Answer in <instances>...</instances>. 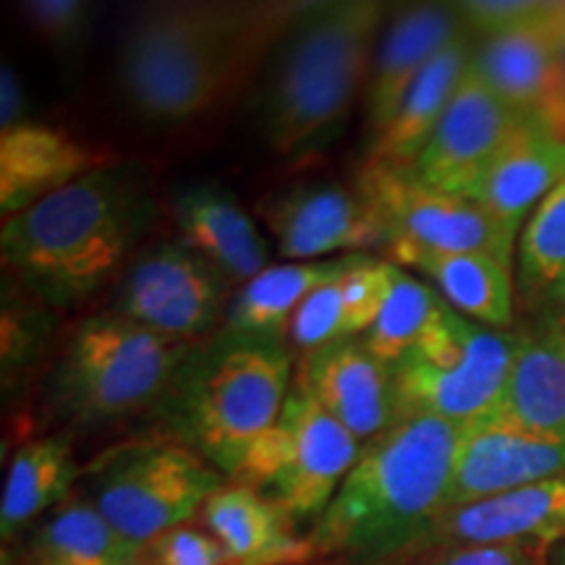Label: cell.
I'll return each instance as SVG.
<instances>
[{
	"label": "cell",
	"mask_w": 565,
	"mask_h": 565,
	"mask_svg": "<svg viewBox=\"0 0 565 565\" xmlns=\"http://www.w3.org/2000/svg\"><path fill=\"white\" fill-rule=\"evenodd\" d=\"M391 263L416 270L458 315L492 330H508L513 322L515 265L492 254L461 252H395Z\"/></svg>",
	"instance_id": "23"
},
{
	"label": "cell",
	"mask_w": 565,
	"mask_h": 565,
	"mask_svg": "<svg viewBox=\"0 0 565 565\" xmlns=\"http://www.w3.org/2000/svg\"><path fill=\"white\" fill-rule=\"evenodd\" d=\"M561 540H565V477L448 511L429 534L424 553L492 545H534L547 553Z\"/></svg>",
	"instance_id": "17"
},
{
	"label": "cell",
	"mask_w": 565,
	"mask_h": 565,
	"mask_svg": "<svg viewBox=\"0 0 565 565\" xmlns=\"http://www.w3.org/2000/svg\"><path fill=\"white\" fill-rule=\"evenodd\" d=\"M565 282V181L536 204L515 246V296L536 309Z\"/></svg>",
	"instance_id": "29"
},
{
	"label": "cell",
	"mask_w": 565,
	"mask_h": 565,
	"mask_svg": "<svg viewBox=\"0 0 565 565\" xmlns=\"http://www.w3.org/2000/svg\"><path fill=\"white\" fill-rule=\"evenodd\" d=\"M565 181V139L521 118L487 168L475 200L513 228Z\"/></svg>",
	"instance_id": "22"
},
{
	"label": "cell",
	"mask_w": 565,
	"mask_h": 565,
	"mask_svg": "<svg viewBox=\"0 0 565 565\" xmlns=\"http://www.w3.org/2000/svg\"><path fill=\"white\" fill-rule=\"evenodd\" d=\"M225 484L215 466L175 440L116 448L92 469V505L134 545L189 524Z\"/></svg>",
	"instance_id": "9"
},
{
	"label": "cell",
	"mask_w": 565,
	"mask_h": 565,
	"mask_svg": "<svg viewBox=\"0 0 565 565\" xmlns=\"http://www.w3.org/2000/svg\"><path fill=\"white\" fill-rule=\"evenodd\" d=\"M26 95L21 87V79L17 68L3 63V74H0V131L17 129V126L26 124Z\"/></svg>",
	"instance_id": "36"
},
{
	"label": "cell",
	"mask_w": 565,
	"mask_h": 565,
	"mask_svg": "<svg viewBox=\"0 0 565 565\" xmlns=\"http://www.w3.org/2000/svg\"><path fill=\"white\" fill-rule=\"evenodd\" d=\"M303 565H312V563H303Z\"/></svg>",
	"instance_id": "41"
},
{
	"label": "cell",
	"mask_w": 565,
	"mask_h": 565,
	"mask_svg": "<svg viewBox=\"0 0 565 565\" xmlns=\"http://www.w3.org/2000/svg\"><path fill=\"white\" fill-rule=\"evenodd\" d=\"M200 515L233 565H303L315 561L309 536H299L286 513L242 482H225L204 503Z\"/></svg>",
	"instance_id": "21"
},
{
	"label": "cell",
	"mask_w": 565,
	"mask_h": 565,
	"mask_svg": "<svg viewBox=\"0 0 565 565\" xmlns=\"http://www.w3.org/2000/svg\"><path fill=\"white\" fill-rule=\"evenodd\" d=\"M463 32V21L456 3H412L393 13L391 24H385L383 34H380L364 89L370 145L393 121L422 71L435 61V55L450 40H456Z\"/></svg>",
	"instance_id": "18"
},
{
	"label": "cell",
	"mask_w": 565,
	"mask_h": 565,
	"mask_svg": "<svg viewBox=\"0 0 565 565\" xmlns=\"http://www.w3.org/2000/svg\"><path fill=\"white\" fill-rule=\"evenodd\" d=\"M97 9L84 0H30L21 3V17L34 38L55 53H79L92 32Z\"/></svg>",
	"instance_id": "32"
},
{
	"label": "cell",
	"mask_w": 565,
	"mask_h": 565,
	"mask_svg": "<svg viewBox=\"0 0 565 565\" xmlns=\"http://www.w3.org/2000/svg\"><path fill=\"white\" fill-rule=\"evenodd\" d=\"M294 380L286 341L221 328L189 349L158 414L175 443L233 479L252 445L280 416Z\"/></svg>",
	"instance_id": "5"
},
{
	"label": "cell",
	"mask_w": 565,
	"mask_h": 565,
	"mask_svg": "<svg viewBox=\"0 0 565 565\" xmlns=\"http://www.w3.org/2000/svg\"><path fill=\"white\" fill-rule=\"evenodd\" d=\"M519 121V113L487 79L477 58H471L454 100L416 158L414 171L440 192L475 200L487 168Z\"/></svg>",
	"instance_id": "12"
},
{
	"label": "cell",
	"mask_w": 565,
	"mask_h": 565,
	"mask_svg": "<svg viewBox=\"0 0 565 565\" xmlns=\"http://www.w3.org/2000/svg\"><path fill=\"white\" fill-rule=\"evenodd\" d=\"M74 450L66 435H45L24 443L6 469L0 498V534L9 542L30 524L71 500L76 482Z\"/></svg>",
	"instance_id": "26"
},
{
	"label": "cell",
	"mask_w": 565,
	"mask_h": 565,
	"mask_svg": "<svg viewBox=\"0 0 565 565\" xmlns=\"http://www.w3.org/2000/svg\"><path fill=\"white\" fill-rule=\"evenodd\" d=\"M194 343L152 333L116 312L92 315L76 324L47 374V414L68 427L95 429L147 408L158 412Z\"/></svg>",
	"instance_id": "6"
},
{
	"label": "cell",
	"mask_w": 565,
	"mask_h": 565,
	"mask_svg": "<svg viewBox=\"0 0 565 565\" xmlns=\"http://www.w3.org/2000/svg\"><path fill=\"white\" fill-rule=\"evenodd\" d=\"M557 477H565V440H545L482 416L461 429L448 511Z\"/></svg>",
	"instance_id": "15"
},
{
	"label": "cell",
	"mask_w": 565,
	"mask_h": 565,
	"mask_svg": "<svg viewBox=\"0 0 565 565\" xmlns=\"http://www.w3.org/2000/svg\"><path fill=\"white\" fill-rule=\"evenodd\" d=\"M545 555H547L545 557V565H565V540L555 542V545L550 547Z\"/></svg>",
	"instance_id": "38"
},
{
	"label": "cell",
	"mask_w": 565,
	"mask_h": 565,
	"mask_svg": "<svg viewBox=\"0 0 565 565\" xmlns=\"http://www.w3.org/2000/svg\"><path fill=\"white\" fill-rule=\"evenodd\" d=\"M494 419L521 433L565 440V349L540 330H521L503 398Z\"/></svg>",
	"instance_id": "24"
},
{
	"label": "cell",
	"mask_w": 565,
	"mask_h": 565,
	"mask_svg": "<svg viewBox=\"0 0 565 565\" xmlns=\"http://www.w3.org/2000/svg\"><path fill=\"white\" fill-rule=\"evenodd\" d=\"M463 30H475L484 38L532 30L547 24L565 9V3H540V0H469L456 3Z\"/></svg>",
	"instance_id": "33"
},
{
	"label": "cell",
	"mask_w": 565,
	"mask_h": 565,
	"mask_svg": "<svg viewBox=\"0 0 565 565\" xmlns=\"http://www.w3.org/2000/svg\"><path fill=\"white\" fill-rule=\"evenodd\" d=\"M359 454L362 443L294 380L280 416L252 445L233 482L257 490L294 526H315Z\"/></svg>",
	"instance_id": "8"
},
{
	"label": "cell",
	"mask_w": 565,
	"mask_h": 565,
	"mask_svg": "<svg viewBox=\"0 0 565 565\" xmlns=\"http://www.w3.org/2000/svg\"><path fill=\"white\" fill-rule=\"evenodd\" d=\"M55 309L34 299L19 282L3 288V328H0V364H3V393L17 391L26 372L38 364L51 341Z\"/></svg>",
	"instance_id": "31"
},
{
	"label": "cell",
	"mask_w": 565,
	"mask_h": 565,
	"mask_svg": "<svg viewBox=\"0 0 565 565\" xmlns=\"http://www.w3.org/2000/svg\"><path fill=\"white\" fill-rule=\"evenodd\" d=\"M475 58L521 118L565 139V9L547 24L487 38Z\"/></svg>",
	"instance_id": "16"
},
{
	"label": "cell",
	"mask_w": 565,
	"mask_h": 565,
	"mask_svg": "<svg viewBox=\"0 0 565 565\" xmlns=\"http://www.w3.org/2000/svg\"><path fill=\"white\" fill-rule=\"evenodd\" d=\"M448 307L450 303L429 282L414 278L404 267H398L383 312L362 335V341L380 362L395 366L408 351L419 345Z\"/></svg>",
	"instance_id": "30"
},
{
	"label": "cell",
	"mask_w": 565,
	"mask_h": 565,
	"mask_svg": "<svg viewBox=\"0 0 565 565\" xmlns=\"http://www.w3.org/2000/svg\"><path fill=\"white\" fill-rule=\"evenodd\" d=\"M181 244L217 267L231 282H249L270 263V244L223 183H189L171 196Z\"/></svg>",
	"instance_id": "19"
},
{
	"label": "cell",
	"mask_w": 565,
	"mask_h": 565,
	"mask_svg": "<svg viewBox=\"0 0 565 565\" xmlns=\"http://www.w3.org/2000/svg\"><path fill=\"white\" fill-rule=\"evenodd\" d=\"M545 550L534 545H492L440 553L435 565H540L536 555Z\"/></svg>",
	"instance_id": "35"
},
{
	"label": "cell",
	"mask_w": 565,
	"mask_h": 565,
	"mask_svg": "<svg viewBox=\"0 0 565 565\" xmlns=\"http://www.w3.org/2000/svg\"><path fill=\"white\" fill-rule=\"evenodd\" d=\"M145 547L116 532L89 498H71L34 524L19 565H129Z\"/></svg>",
	"instance_id": "28"
},
{
	"label": "cell",
	"mask_w": 565,
	"mask_h": 565,
	"mask_svg": "<svg viewBox=\"0 0 565 565\" xmlns=\"http://www.w3.org/2000/svg\"><path fill=\"white\" fill-rule=\"evenodd\" d=\"M353 186L377 212L387 254L479 252L515 265L519 228L500 221L471 196L448 194L424 183L414 166L366 158Z\"/></svg>",
	"instance_id": "10"
},
{
	"label": "cell",
	"mask_w": 565,
	"mask_h": 565,
	"mask_svg": "<svg viewBox=\"0 0 565 565\" xmlns=\"http://www.w3.org/2000/svg\"><path fill=\"white\" fill-rule=\"evenodd\" d=\"M231 280L179 244L141 252L121 278L110 312L173 341L194 343L225 320Z\"/></svg>",
	"instance_id": "11"
},
{
	"label": "cell",
	"mask_w": 565,
	"mask_h": 565,
	"mask_svg": "<svg viewBox=\"0 0 565 565\" xmlns=\"http://www.w3.org/2000/svg\"><path fill=\"white\" fill-rule=\"evenodd\" d=\"M461 429L437 416H408L364 443L333 503L309 529L315 557L387 565L422 555L448 511Z\"/></svg>",
	"instance_id": "2"
},
{
	"label": "cell",
	"mask_w": 565,
	"mask_h": 565,
	"mask_svg": "<svg viewBox=\"0 0 565 565\" xmlns=\"http://www.w3.org/2000/svg\"><path fill=\"white\" fill-rule=\"evenodd\" d=\"M154 215L139 168L110 162L3 221L0 254L24 291L71 309L121 270Z\"/></svg>",
	"instance_id": "3"
},
{
	"label": "cell",
	"mask_w": 565,
	"mask_h": 565,
	"mask_svg": "<svg viewBox=\"0 0 565 565\" xmlns=\"http://www.w3.org/2000/svg\"><path fill=\"white\" fill-rule=\"evenodd\" d=\"M278 257L288 263H320L330 254H364L385 246L377 212L356 186L312 181L267 194L257 204Z\"/></svg>",
	"instance_id": "13"
},
{
	"label": "cell",
	"mask_w": 565,
	"mask_h": 565,
	"mask_svg": "<svg viewBox=\"0 0 565 565\" xmlns=\"http://www.w3.org/2000/svg\"><path fill=\"white\" fill-rule=\"evenodd\" d=\"M387 6L377 0L303 3L267 55L254 121L280 158L322 147L366 89Z\"/></svg>",
	"instance_id": "4"
},
{
	"label": "cell",
	"mask_w": 565,
	"mask_h": 565,
	"mask_svg": "<svg viewBox=\"0 0 565 565\" xmlns=\"http://www.w3.org/2000/svg\"><path fill=\"white\" fill-rule=\"evenodd\" d=\"M147 565H233L221 542L207 529L183 524L145 547Z\"/></svg>",
	"instance_id": "34"
},
{
	"label": "cell",
	"mask_w": 565,
	"mask_h": 565,
	"mask_svg": "<svg viewBox=\"0 0 565 565\" xmlns=\"http://www.w3.org/2000/svg\"><path fill=\"white\" fill-rule=\"evenodd\" d=\"M110 166L100 150L45 124L0 131V212L3 221L30 210L97 168Z\"/></svg>",
	"instance_id": "20"
},
{
	"label": "cell",
	"mask_w": 565,
	"mask_h": 565,
	"mask_svg": "<svg viewBox=\"0 0 565 565\" xmlns=\"http://www.w3.org/2000/svg\"><path fill=\"white\" fill-rule=\"evenodd\" d=\"M296 383L362 445L401 422L393 370L366 349L362 338L303 353Z\"/></svg>",
	"instance_id": "14"
},
{
	"label": "cell",
	"mask_w": 565,
	"mask_h": 565,
	"mask_svg": "<svg viewBox=\"0 0 565 565\" xmlns=\"http://www.w3.org/2000/svg\"><path fill=\"white\" fill-rule=\"evenodd\" d=\"M521 333L443 312L419 345L391 366L401 419L437 416L458 427L492 414L503 398Z\"/></svg>",
	"instance_id": "7"
},
{
	"label": "cell",
	"mask_w": 565,
	"mask_h": 565,
	"mask_svg": "<svg viewBox=\"0 0 565 565\" xmlns=\"http://www.w3.org/2000/svg\"><path fill=\"white\" fill-rule=\"evenodd\" d=\"M0 565H19V563H17V557H13V555L3 553V563H0Z\"/></svg>",
	"instance_id": "39"
},
{
	"label": "cell",
	"mask_w": 565,
	"mask_h": 565,
	"mask_svg": "<svg viewBox=\"0 0 565 565\" xmlns=\"http://www.w3.org/2000/svg\"><path fill=\"white\" fill-rule=\"evenodd\" d=\"M129 565H147V563H145V557H139V561H134V563H129Z\"/></svg>",
	"instance_id": "40"
},
{
	"label": "cell",
	"mask_w": 565,
	"mask_h": 565,
	"mask_svg": "<svg viewBox=\"0 0 565 565\" xmlns=\"http://www.w3.org/2000/svg\"><path fill=\"white\" fill-rule=\"evenodd\" d=\"M303 3H152L124 26L116 82L134 116L179 126L238 87Z\"/></svg>",
	"instance_id": "1"
},
{
	"label": "cell",
	"mask_w": 565,
	"mask_h": 565,
	"mask_svg": "<svg viewBox=\"0 0 565 565\" xmlns=\"http://www.w3.org/2000/svg\"><path fill=\"white\" fill-rule=\"evenodd\" d=\"M471 58L475 55L469 53L466 34L450 40L435 55V61L422 71V76L406 95V100L401 103L387 129L372 141L370 158L414 166L445 116V110H448L450 100H454Z\"/></svg>",
	"instance_id": "27"
},
{
	"label": "cell",
	"mask_w": 565,
	"mask_h": 565,
	"mask_svg": "<svg viewBox=\"0 0 565 565\" xmlns=\"http://www.w3.org/2000/svg\"><path fill=\"white\" fill-rule=\"evenodd\" d=\"M534 330H540L542 335L553 338L555 343H561L565 349V282L550 299L536 309Z\"/></svg>",
	"instance_id": "37"
},
{
	"label": "cell",
	"mask_w": 565,
	"mask_h": 565,
	"mask_svg": "<svg viewBox=\"0 0 565 565\" xmlns=\"http://www.w3.org/2000/svg\"><path fill=\"white\" fill-rule=\"evenodd\" d=\"M356 254L320 259V263L270 265L244 282L225 309L223 330L236 335L286 341L296 309L324 282L341 278Z\"/></svg>",
	"instance_id": "25"
}]
</instances>
